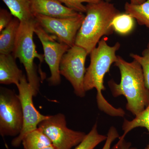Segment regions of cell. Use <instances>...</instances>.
<instances>
[{
    "label": "cell",
    "instance_id": "ac0fdd59",
    "mask_svg": "<svg viewBox=\"0 0 149 149\" xmlns=\"http://www.w3.org/2000/svg\"><path fill=\"white\" fill-rule=\"evenodd\" d=\"M137 127L146 128L149 133V104L146 108L136 116L133 120L131 121L126 119L124 120L122 126V129L124 133L122 136H120L119 139H125L127 133Z\"/></svg>",
    "mask_w": 149,
    "mask_h": 149
},
{
    "label": "cell",
    "instance_id": "484cf974",
    "mask_svg": "<svg viewBox=\"0 0 149 149\" xmlns=\"http://www.w3.org/2000/svg\"><path fill=\"white\" fill-rule=\"evenodd\" d=\"M41 149H56L54 147V146L53 145L52 146H48L47 147H46V148H43Z\"/></svg>",
    "mask_w": 149,
    "mask_h": 149
},
{
    "label": "cell",
    "instance_id": "5bb4252c",
    "mask_svg": "<svg viewBox=\"0 0 149 149\" xmlns=\"http://www.w3.org/2000/svg\"><path fill=\"white\" fill-rule=\"evenodd\" d=\"M8 7L14 17L20 22L34 19L31 8V0H2Z\"/></svg>",
    "mask_w": 149,
    "mask_h": 149
},
{
    "label": "cell",
    "instance_id": "e0dca14e",
    "mask_svg": "<svg viewBox=\"0 0 149 149\" xmlns=\"http://www.w3.org/2000/svg\"><path fill=\"white\" fill-rule=\"evenodd\" d=\"M135 19L129 14L119 13L111 22L113 31L120 35H128L132 32L135 26Z\"/></svg>",
    "mask_w": 149,
    "mask_h": 149
},
{
    "label": "cell",
    "instance_id": "ffe728a7",
    "mask_svg": "<svg viewBox=\"0 0 149 149\" xmlns=\"http://www.w3.org/2000/svg\"><path fill=\"white\" fill-rule=\"evenodd\" d=\"M130 56L133 60L137 61L142 67L146 86L149 90V41L141 55L131 53Z\"/></svg>",
    "mask_w": 149,
    "mask_h": 149
},
{
    "label": "cell",
    "instance_id": "ba28073f",
    "mask_svg": "<svg viewBox=\"0 0 149 149\" xmlns=\"http://www.w3.org/2000/svg\"><path fill=\"white\" fill-rule=\"evenodd\" d=\"M85 17L83 13L67 18H54L39 14L34 15L36 21L46 32L70 47L75 45L76 35Z\"/></svg>",
    "mask_w": 149,
    "mask_h": 149
},
{
    "label": "cell",
    "instance_id": "30bf717a",
    "mask_svg": "<svg viewBox=\"0 0 149 149\" xmlns=\"http://www.w3.org/2000/svg\"><path fill=\"white\" fill-rule=\"evenodd\" d=\"M17 87L22 107L23 121L21 132L12 141V145L14 147L19 146L24 136L32 130L37 129L40 123L49 116L41 114L35 108L32 99L34 93L25 75H24Z\"/></svg>",
    "mask_w": 149,
    "mask_h": 149
},
{
    "label": "cell",
    "instance_id": "8fae6325",
    "mask_svg": "<svg viewBox=\"0 0 149 149\" xmlns=\"http://www.w3.org/2000/svg\"><path fill=\"white\" fill-rule=\"evenodd\" d=\"M33 15H42L57 18H70L80 13L62 4L58 0H31Z\"/></svg>",
    "mask_w": 149,
    "mask_h": 149
},
{
    "label": "cell",
    "instance_id": "83f0119b",
    "mask_svg": "<svg viewBox=\"0 0 149 149\" xmlns=\"http://www.w3.org/2000/svg\"><path fill=\"white\" fill-rule=\"evenodd\" d=\"M145 149H149V145H148V146H147Z\"/></svg>",
    "mask_w": 149,
    "mask_h": 149
},
{
    "label": "cell",
    "instance_id": "4fadbf2b",
    "mask_svg": "<svg viewBox=\"0 0 149 149\" xmlns=\"http://www.w3.org/2000/svg\"><path fill=\"white\" fill-rule=\"evenodd\" d=\"M20 24V20L14 17L10 23L0 32V54L13 52Z\"/></svg>",
    "mask_w": 149,
    "mask_h": 149
},
{
    "label": "cell",
    "instance_id": "4316f807",
    "mask_svg": "<svg viewBox=\"0 0 149 149\" xmlns=\"http://www.w3.org/2000/svg\"><path fill=\"white\" fill-rule=\"evenodd\" d=\"M104 1H106L109 2H110L112 0H104Z\"/></svg>",
    "mask_w": 149,
    "mask_h": 149
},
{
    "label": "cell",
    "instance_id": "7c38bea8",
    "mask_svg": "<svg viewBox=\"0 0 149 149\" xmlns=\"http://www.w3.org/2000/svg\"><path fill=\"white\" fill-rule=\"evenodd\" d=\"M13 54H0V83L18 85L24 74L19 68Z\"/></svg>",
    "mask_w": 149,
    "mask_h": 149
},
{
    "label": "cell",
    "instance_id": "f1b7e54d",
    "mask_svg": "<svg viewBox=\"0 0 149 149\" xmlns=\"http://www.w3.org/2000/svg\"><path fill=\"white\" fill-rule=\"evenodd\" d=\"M130 149H137L135 148H130Z\"/></svg>",
    "mask_w": 149,
    "mask_h": 149
},
{
    "label": "cell",
    "instance_id": "2e32d148",
    "mask_svg": "<svg viewBox=\"0 0 149 149\" xmlns=\"http://www.w3.org/2000/svg\"><path fill=\"white\" fill-rule=\"evenodd\" d=\"M22 143L24 149H41L52 145L50 140L38 128L24 136Z\"/></svg>",
    "mask_w": 149,
    "mask_h": 149
},
{
    "label": "cell",
    "instance_id": "3957f363",
    "mask_svg": "<svg viewBox=\"0 0 149 149\" xmlns=\"http://www.w3.org/2000/svg\"><path fill=\"white\" fill-rule=\"evenodd\" d=\"M86 7V15L77 32L75 45L83 48L90 54L102 37L113 33L112 21L120 12L113 4L104 0L88 3Z\"/></svg>",
    "mask_w": 149,
    "mask_h": 149
},
{
    "label": "cell",
    "instance_id": "7402d4cb",
    "mask_svg": "<svg viewBox=\"0 0 149 149\" xmlns=\"http://www.w3.org/2000/svg\"><path fill=\"white\" fill-rule=\"evenodd\" d=\"M13 15L4 9L0 10V32L6 28L13 19Z\"/></svg>",
    "mask_w": 149,
    "mask_h": 149
},
{
    "label": "cell",
    "instance_id": "44dd1931",
    "mask_svg": "<svg viewBox=\"0 0 149 149\" xmlns=\"http://www.w3.org/2000/svg\"><path fill=\"white\" fill-rule=\"evenodd\" d=\"M61 3H63L65 6L75 11L80 13H84L86 12V6L83 3H92L99 2L101 0H58Z\"/></svg>",
    "mask_w": 149,
    "mask_h": 149
},
{
    "label": "cell",
    "instance_id": "5b68a950",
    "mask_svg": "<svg viewBox=\"0 0 149 149\" xmlns=\"http://www.w3.org/2000/svg\"><path fill=\"white\" fill-rule=\"evenodd\" d=\"M21 101L14 91L4 87L0 88V133L2 136H15L23 126Z\"/></svg>",
    "mask_w": 149,
    "mask_h": 149
},
{
    "label": "cell",
    "instance_id": "52a82bcc",
    "mask_svg": "<svg viewBox=\"0 0 149 149\" xmlns=\"http://www.w3.org/2000/svg\"><path fill=\"white\" fill-rule=\"evenodd\" d=\"M88 54L83 48L74 45L63 55L60 65L61 75L70 83L75 95L80 97L85 96L84 78L86 69V57Z\"/></svg>",
    "mask_w": 149,
    "mask_h": 149
},
{
    "label": "cell",
    "instance_id": "7a4b0ae2",
    "mask_svg": "<svg viewBox=\"0 0 149 149\" xmlns=\"http://www.w3.org/2000/svg\"><path fill=\"white\" fill-rule=\"evenodd\" d=\"M114 65L119 70L120 81L118 84L112 79L108 82L112 95L115 97L124 96L127 100L126 109L136 116L149 104V90L142 67L137 61L129 62L120 56H117Z\"/></svg>",
    "mask_w": 149,
    "mask_h": 149
},
{
    "label": "cell",
    "instance_id": "cb8c5ba5",
    "mask_svg": "<svg viewBox=\"0 0 149 149\" xmlns=\"http://www.w3.org/2000/svg\"><path fill=\"white\" fill-rule=\"evenodd\" d=\"M131 143L127 142L125 139H119L117 143L111 149H130Z\"/></svg>",
    "mask_w": 149,
    "mask_h": 149
},
{
    "label": "cell",
    "instance_id": "603a6c76",
    "mask_svg": "<svg viewBox=\"0 0 149 149\" xmlns=\"http://www.w3.org/2000/svg\"><path fill=\"white\" fill-rule=\"evenodd\" d=\"M120 137L116 128L111 126L109 130L107 135V138L105 143L102 149H111V144L116 139Z\"/></svg>",
    "mask_w": 149,
    "mask_h": 149
},
{
    "label": "cell",
    "instance_id": "9c48e42d",
    "mask_svg": "<svg viewBox=\"0 0 149 149\" xmlns=\"http://www.w3.org/2000/svg\"><path fill=\"white\" fill-rule=\"evenodd\" d=\"M34 32L42 43L45 60L49 68L51 75L47 81L50 85L56 86L61 83L60 65L63 56L70 47L57 41L55 37L46 32L36 21Z\"/></svg>",
    "mask_w": 149,
    "mask_h": 149
},
{
    "label": "cell",
    "instance_id": "6da1fadb",
    "mask_svg": "<svg viewBox=\"0 0 149 149\" xmlns=\"http://www.w3.org/2000/svg\"><path fill=\"white\" fill-rule=\"evenodd\" d=\"M120 47L117 42L113 46H109L105 38L100 40L90 54V65L86 69L84 78V89L86 92L94 88L97 91V102L99 109L112 116L123 117L125 112L122 109L116 108L111 105L104 97L103 91L106 88L104 80L106 74L109 72L113 63L117 60V51Z\"/></svg>",
    "mask_w": 149,
    "mask_h": 149
},
{
    "label": "cell",
    "instance_id": "9a60e30c",
    "mask_svg": "<svg viewBox=\"0 0 149 149\" xmlns=\"http://www.w3.org/2000/svg\"><path fill=\"white\" fill-rule=\"evenodd\" d=\"M124 9L125 13L133 17L139 24L146 26L149 30V0L139 5L126 2Z\"/></svg>",
    "mask_w": 149,
    "mask_h": 149
},
{
    "label": "cell",
    "instance_id": "8992f818",
    "mask_svg": "<svg viewBox=\"0 0 149 149\" xmlns=\"http://www.w3.org/2000/svg\"><path fill=\"white\" fill-rule=\"evenodd\" d=\"M38 128L52 142L56 149H71L83 141L86 134L67 127L64 115L61 113L49 116L40 122Z\"/></svg>",
    "mask_w": 149,
    "mask_h": 149
},
{
    "label": "cell",
    "instance_id": "d6986e66",
    "mask_svg": "<svg viewBox=\"0 0 149 149\" xmlns=\"http://www.w3.org/2000/svg\"><path fill=\"white\" fill-rule=\"evenodd\" d=\"M107 138V136L98 133L96 123L83 141L74 149H94L99 144L106 140Z\"/></svg>",
    "mask_w": 149,
    "mask_h": 149
},
{
    "label": "cell",
    "instance_id": "d4e9b609",
    "mask_svg": "<svg viewBox=\"0 0 149 149\" xmlns=\"http://www.w3.org/2000/svg\"><path fill=\"white\" fill-rule=\"evenodd\" d=\"M146 0H130V3L133 4H141L145 2Z\"/></svg>",
    "mask_w": 149,
    "mask_h": 149
},
{
    "label": "cell",
    "instance_id": "277c9868",
    "mask_svg": "<svg viewBox=\"0 0 149 149\" xmlns=\"http://www.w3.org/2000/svg\"><path fill=\"white\" fill-rule=\"evenodd\" d=\"M36 23L35 18L29 21L20 22L13 52L15 58H18L24 65L27 80L32 88L34 96H36L40 90V81L34 60L35 58H38L40 64L45 60L44 55L37 52L33 40Z\"/></svg>",
    "mask_w": 149,
    "mask_h": 149
}]
</instances>
